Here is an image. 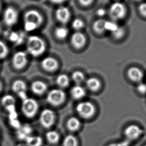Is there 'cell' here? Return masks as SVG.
<instances>
[{"mask_svg":"<svg viewBox=\"0 0 146 146\" xmlns=\"http://www.w3.org/2000/svg\"><path fill=\"white\" fill-rule=\"evenodd\" d=\"M112 36L117 39H121L124 36L125 34V30L124 28L121 26H119L118 28L114 32L111 33Z\"/></svg>","mask_w":146,"mask_h":146,"instance_id":"obj_33","label":"cell"},{"mask_svg":"<svg viewBox=\"0 0 146 146\" xmlns=\"http://www.w3.org/2000/svg\"><path fill=\"white\" fill-rule=\"evenodd\" d=\"M12 89L14 93L18 95L22 101L27 98L26 95L27 85L26 83L21 80H17L14 81L12 86Z\"/></svg>","mask_w":146,"mask_h":146,"instance_id":"obj_11","label":"cell"},{"mask_svg":"<svg viewBox=\"0 0 146 146\" xmlns=\"http://www.w3.org/2000/svg\"><path fill=\"white\" fill-rule=\"evenodd\" d=\"M135 1H141V0H135Z\"/></svg>","mask_w":146,"mask_h":146,"instance_id":"obj_43","label":"cell"},{"mask_svg":"<svg viewBox=\"0 0 146 146\" xmlns=\"http://www.w3.org/2000/svg\"><path fill=\"white\" fill-rule=\"evenodd\" d=\"M70 94L73 99L80 100L85 96L86 91L83 87L77 85L71 88Z\"/></svg>","mask_w":146,"mask_h":146,"instance_id":"obj_18","label":"cell"},{"mask_svg":"<svg viewBox=\"0 0 146 146\" xmlns=\"http://www.w3.org/2000/svg\"><path fill=\"white\" fill-rule=\"evenodd\" d=\"M106 20L103 19H99L96 21L93 25V30L98 34H102L105 32V24Z\"/></svg>","mask_w":146,"mask_h":146,"instance_id":"obj_25","label":"cell"},{"mask_svg":"<svg viewBox=\"0 0 146 146\" xmlns=\"http://www.w3.org/2000/svg\"><path fill=\"white\" fill-rule=\"evenodd\" d=\"M2 2H1V1H0V13H1V11H2Z\"/></svg>","mask_w":146,"mask_h":146,"instance_id":"obj_42","label":"cell"},{"mask_svg":"<svg viewBox=\"0 0 146 146\" xmlns=\"http://www.w3.org/2000/svg\"><path fill=\"white\" fill-rule=\"evenodd\" d=\"M118 24L114 21H106L105 24V28L106 31H108L112 33L114 32L119 27Z\"/></svg>","mask_w":146,"mask_h":146,"instance_id":"obj_31","label":"cell"},{"mask_svg":"<svg viewBox=\"0 0 146 146\" xmlns=\"http://www.w3.org/2000/svg\"><path fill=\"white\" fill-rule=\"evenodd\" d=\"M80 4L83 6H88L91 5L94 0H78Z\"/></svg>","mask_w":146,"mask_h":146,"instance_id":"obj_37","label":"cell"},{"mask_svg":"<svg viewBox=\"0 0 146 146\" xmlns=\"http://www.w3.org/2000/svg\"><path fill=\"white\" fill-rule=\"evenodd\" d=\"M71 78L75 83L79 84L84 81L85 79V76L82 72L76 71L72 73Z\"/></svg>","mask_w":146,"mask_h":146,"instance_id":"obj_30","label":"cell"},{"mask_svg":"<svg viewBox=\"0 0 146 146\" xmlns=\"http://www.w3.org/2000/svg\"><path fill=\"white\" fill-rule=\"evenodd\" d=\"M26 48L29 54L34 57H38L46 51V43L39 36L32 35L28 38Z\"/></svg>","mask_w":146,"mask_h":146,"instance_id":"obj_2","label":"cell"},{"mask_svg":"<svg viewBox=\"0 0 146 146\" xmlns=\"http://www.w3.org/2000/svg\"><path fill=\"white\" fill-rule=\"evenodd\" d=\"M120 146L118 144H116V143H114V144H111L109 145V146Z\"/></svg>","mask_w":146,"mask_h":146,"instance_id":"obj_40","label":"cell"},{"mask_svg":"<svg viewBox=\"0 0 146 146\" xmlns=\"http://www.w3.org/2000/svg\"><path fill=\"white\" fill-rule=\"evenodd\" d=\"M9 123H10V125L12 127H13V128L16 129H18L20 128V127L21 126L20 121H19L18 119L9 120Z\"/></svg>","mask_w":146,"mask_h":146,"instance_id":"obj_36","label":"cell"},{"mask_svg":"<svg viewBox=\"0 0 146 146\" xmlns=\"http://www.w3.org/2000/svg\"><path fill=\"white\" fill-rule=\"evenodd\" d=\"M31 132V128L28 126H21L17 129V137L20 140H25L28 137L30 136Z\"/></svg>","mask_w":146,"mask_h":146,"instance_id":"obj_21","label":"cell"},{"mask_svg":"<svg viewBox=\"0 0 146 146\" xmlns=\"http://www.w3.org/2000/svg\"><path fill=\"white\" fill-rule=\"evenodd\" d=\"M84 27V23L80 19L77 18L73 20L72 22V27L78 32L80 30L82 29Z\"/></svg>","mask_w":146,"mask_h":146,"instance_id":"obj_32","label":"cell"},{"mask_svg":"<svg viewBox=\"0 0 146 146\" xmlns=\"http://www.w3.org/2000/svg\"><path fill=\"white\" fill-rule=\"evenodd\" d=\"M41 66L45 71L53 72L57 69L58 63L55 58L51 57L44 58L41 62Z\"/></svg>","mask_w":146,"mask_h":146,"instance_id":"obj_16","label":"cell"},{"mask_svg":"<svg viewBox=\"0 0 146 146\" xmlns=\"http://www.w3.org/2000/svg\"><path fill=\"white\" fill-rule=\"evenodd\" d=\"M5 37L11 43L16 45L22 44L25 39L24 33L12 30H8L5 33Z\"/></svg>","mask_w":146,"mask_h":146,"instance_id":"obj_12","label":"cell"},{"mask_svg":"<svg viewBox=\"0 0 146 146\" xmlns=\"http://www.w3.org/2000/svg\"><path fill=\"white\" fill-rule=\"evenodd\" d=\"M66 125L67 128L70 131L75 132L78 130L80 127L81 123L76 117H72L68 120Z\"/></svg>","mask_w":146,"mask_h":146,"instance_id":"obj_19","label":"cell"},{"mask_svg":"<svg viewBox=\"0 0 146 146\" xmlns=\"http://www.w3.org/2000/svg\"><path fill=\"white\" fill-rule=\"evenodd\" d=\"M19 18V15L18 10L12 6L6 8L3 13V22L9 28L16 25L18 23Z\"/></svg>","mask_w":146,"mask_h":146,"instance_id":"obj_4","label":"cell"},{"mask_svg":"<svg viewBox=\"0 0 146 146\" xmlns=\"http://www.w3.org/2000/svg\"><path fill=\"white\" fill-rule=\"evenodd\" d=\"M25 141L27 146H42L43 143L42 139L39 136H30Z\"/></svg>","mask_w":146,"mask_h":146,"instance_id":"obj_23","label":"cell"},{"mask_svg":"<svg viewBox=\"0 0 146 146\" xmlns=\"http://www.w3.org/2000/svg\"><path fill=\"white\" fill-rule=\"evenodd\" d=\"M46 138L49 143L55 144L59 141V135L55 131H49L46 134Z\"/></svg>","mask_w":146,"mask_h":146,"instance_id":"obj_27","label":"cell"},{"mask_svg":"<svg viewBox=\"0 0 146 146\" xmlns=\"http://www.w3.org/2000/svg\"><path fill=\"white\" fill-rule=\"evenodd\" d=\"M56 82L59 87L64 88L69 85L70 81L69 77L64 74L58 75L56 78Z\"/></svg>","mask_w":146,"mask_h":146,"instance_id":"obj_24","label":"cell"},{"mask_svg":"<svg viewBox=\"0 0 146 146\" xmlns=\"http://www.w3.org/2000/svg\"><path fill=\"white\" fill-rule=\"evenodd\" d=\"M77 139L72 135H69L65 137L63 141V146H77Z\"/></svg>","mask_w":146,"mask_h":146,"instance_id":"obj_28","label":"cell"},{"mask_svg":"<svg viewBox=\"0 0 146 146\" xmlns=\"http://www.w3.org/2000/svg\"><path fill=\"white\" fill-rule=\"evenodd\" d=\"M54 121L55 114L50 109H44L40 113V123L44 128L47 129L50 128L54 124Z\"/></svg>","mask_w":146,"mask_h":146,"instance_id":"obj_9","label":"cell"},{"mask_svg":"<svg viewBox=\"0 0 146 146\" xmlns=\"http://www.w3.org/2000/svg\"><path fill=\"white\" fill-rule=\"evenodd\" d=\"M126 13V6L121 2H115L111 5L109 9V14L113 21L122 19Z\"/></svg>","mask_w":146,"mask_h":146,"instance_id":"obj_7","label":"cell"},{"mask_svg":"<svg viewBox=\"0 0 146 146\" xmlns=\"http://www.w3.org/2000/svg\"><path fill=\"white\" fill-rule=\"evenodd\" d=\"M79 116L84 119H89L94 115L95 108L90 102H82L79 103L76 108Z\"/></svg>","mask_w":146,"mask_h":146,"instance_id":"obj_6","label":"cell"},{"mask_svg":"<svg viewBox=\"0 0 146 146\" xmlns=\"http://www.w3.org/2000/svg\"><path fill=\"white\" fill-rule=\"evenodd\" d=\"M68 30L66 27L60 26L56 28L55 30V35L59 39L62 40L67 37L68 35Z\"/></svg>","mask_w":146,"mask_h":146,"instance_id":"obj_26","label":"cell"},{"mask_svg":"<svg viewBox=\"0 0 146 146\" xmlns=\"http://www.w3.org/2000/svg\"><path fill=\"white\" fill-rule=\"evenodd\" d=\"M2 84L1 81H0V92L2 91Z\"/></svg>","mask_w":146,"mask_h":146,"instance_id":"obj_41","label":"cell"},{"mask_svg":"<svg viewBox=\"0 0 146 146\" xmlns=\"http://www.w3.org/2000/svg\"><path fill=\"white\" fill-rule=\"evenodd\" d=\"M138 10L140 14L146 18V2L142 3L139 5Z\"/></svg>","mask_w":146,"mask_h":146,"instance_id":"obj_35","label":"cell"},{"mask_svg":"<svg viewBox=\"0 0 146 146\" xmlns=\"http://www.w3.org/2000/svg\"><path fill=\"white\" fill-rule=\"evenodd\" d=\"M43 21L40 12L36 10H29L24 16V28L26 32H33L36 30Z\"/></svg>","mask_w":146,"mask_h":146,"instance_id":"obj_1","label":"cell"},{"mask_svg":"<svg viewBox=\"0 0 146 146\" xmlns=\"http://www.w3.org/2000/svg\"><path fill=\"white\" fill-rule=\"evenodd\" d=\"M1 103L5 109L16 106V100L11 95H6L2 97Z\"/></svg>","mask_w":146,"mask_h":146,"instance_id":"obj_22","label":"cell"},{"mask_svg":"<svg viewBox=\"0 0 146 146\" xmlns=\"http://www.w3.org/2000/svg\"><path fill=\"white\" fill-rule=\"evenodd\" d=\"M38 104L35 99L27 98L23 101L22 110L24 115L29 118L34 117L38 112Z\"/></svg>","mask_w":146,"mask_h":146,"instance_id":"obj_3","label":"cell"},{"mask_svg":"<svg viewBox=\"0 0 146 146\" xmlns=\"http://www.w3.org/2000/svg\"><path fill=\"white\" fill-rule=\"evenodd\" d=\"M127 75L131 81L138 84L142 82L144 77L142 70L137 67L130 68L127 72Z\"/></svg>","mask_w":146,"mask_h":146,"instance_id":"obj_13","label":"cell"},{"mask_svg":"<svg viewBox=\"0 0 146 146\" xmlns=\"http://www.w3.org/2000/svg\"><path fill=\"white\" fill-rule=\"evenodd\" d=\"M137 90L139 93L145 95L146 94V84L143 83L141 82L139 83V85L137 87Z\"/></svg>","mask_w":146,"mask_h":146,"instance_id":"obj_34","label":"cell"},{"mask_svg":"<svg viewBox=\"0 0 146 146\" xmlns=\"http://www.w3.org/2000/svg\"><path fill=\"white\" fill-rule=\"evenodd\" d=\"M47 85L42 81H35L31 85L32 91L36 95H42L44 94L47 90Z\"/></svg>","mask_w":146,"mask_h":146,"instance_id":"obj_17","label":"cell"},{"mask_svg":"<svg viewBox=\"0 0 146 146\" xmlns=\"http://www.w3.org/2000/svg\"><path fill=\"white\" fill-rule=\"evenodd\" d=\"M51 3L55 4H61L65 2V0H49Z\"/></svg>","mask_w":146,"mask_h":146,"instance_id":"obj_39","label":"cell"},{"mask_svg":"<svg viewBox=\"0 0 146 146\" xmlns=\"http://www.w3.org/2000/svg\"><path fill=\"white\" fill-rule=\"evenodd\" d=\"M143 133V130L136 125H130L127 127L125 130L124 134L127 138L130 140H135L140 138Z\"/></svg>","mask_w":146,"mask_h":146,"instance_id":"obj_10","label":"cell"},{"mask_svg":"<svg viewBox=\"0 0 146 146\" xmlns=\"http://www.w3.org/2000/svg\"><path fill=\"white\" fill-rule=\"evenodd\" d=\"M10 49L4 41L0 40V60L4 59L8 56Z\"/></svg>","mask_w":146,"mask_h":146,"instance_id":"obj_29","label":"cell"},{"mask_svg":"<svg viewBox=\"0 0 146 146\" xmlns=\"http://www.w3.org/2000/svg\"><path fill=\"white\" fill-rule=\"evenodd\" d=\"M66 98L64 92L61 89H53L49 91L46 96V101L53 106H58L64 102Z\"/></svg>","mask_w":146,"mask_h":146,"instance_id":"obj_5","label":"cell"},{"mask_svg":"<svg viewBox=\"0 0 146 146\" xmlns=\"http://www.w3.org/2000/svg\"><path fill=\"white\" fill-rule=\"evenodd\" d=\"M106 11L102 8L99 9L97 11V15L99 17H103L106 15Z\"/></svg>","mask_w":146,"mask_h":146,"instance_id":"obj_38","label":"cell"},{"mask_svg":"<svg viewBox=\"0 0 146 146\" xmlns=\"http://www.w3.org/2000/svg\"><path fill=\"white\" fill-rule=\"evenodd\" d=\"M55 16L57 20L62 24H66L70 18L69 9L65 6H59L55 11Z\"/></svg>","mask_w":146,"mask_h":146,"instance_id":"obj_14","label":"cell"},{"mask_svg":"<svg viewBox=\"0 0 146 146\" xmlns=\"http://www.w3.org/2000/svg\"><path fill=\"white\" fill-rule=\"evenodd\" d=\"M12 65L16 69L21 70L28 63V55L23 51H19L14 54L12 57Z\"/></svg>","mask_w":146,"mask_h":146,"instance_id":"obj_8","label":"cell"},{"mask_svg":"<svg viewBox=\"0 0 146 146\" xmlns=\"http://www.w3.org/2000/svg\"><path fill=\"white\" fill-rule=\"evenodd\" d=\"M146 146V145H145V146Z\"/></svg>","mask_w":146,"mask_h":146,"instance_id":"obj_44","label":"cell"},{"mask_svg":"<svg viewBox=\"0 0 146 146\" xmlns=\"http://www.w3.org/2000/svg\"><path fill=\"white\" fill-rule=\"evenodd\" d=\"M87 87L91 91L95 92L98 91L101 88L100 81L96 78H90L86 82Z\"/></svg>","mask_w":146,"mask_h":146,"instance_id":"obj_20","label":"cell"},{"mask_svg":"<svg viewBox=\"0 0 146 146\" xmlns=\"http://www.w3.org/2000/svg\"><path fill=\"white\" fill-rule=\"evenodd\" d=\"M86 38L85 35L80 32H76L72 34L71 37V43L74 47L80 49L85 46Z\"/></svg>","mask_w":146,"mask_h":146,"instance_id":"obj_15","label":"cell"}]
</instances>
